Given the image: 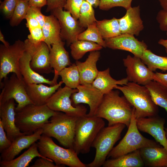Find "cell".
Segmentation results:
<instances>
[{
	"instance_id": "cell-4",
	"label": "cell",
	"mask_w": 167,
	"mask_h": 167,
	"mask_svg": "<svg viewBox=\"0 0 167 167\" xmlns=\"http://www.w3.org/2000/svg\"><path fill=\"white\" fill-rule=\"evenodd\" d=\"M78 118L56 111L42 128V134L55 138L67 148L73 149L75 127Z\"/></svg>"
},
{
	"instance_id": "cell-38",
	"label": "cell",
	"mask_w": 167,
	"mask_h": 167,
	"mask_svg": "<svg viewBox=\"0 0 167 167\" xmlns=\"http://www.w3.org/2000/svg\"><path fill=\"white\" fill-rule=\"evenodd\" d=\"M133 0H100V9L108 11L115 7H122L126 10L131 6Z\"/></svg>"
},
{
	"instance_id": "cell-3",
	"label": "cell",
	"mask_w": 167,
	"mask_h": 167,
	"mask_svg": "<svg viewBox=\"0 0 167 167\" xmlns=\"http://www.w3.org/2000/svg\"><path fill=\"white\" fill-rule=\"evenodd\" d=\"M15 111L16 126L21 132L28 135L42 128L56 112L50 109L46 105L37 106L33 104L19 109H15Z\"/></svg>"
},
{
	"instance_id": "cell-50",
	"label": "cell",
	"mask_w": 167,
	"mask_h": 167,
	"mask_svg": "<svg viewBox=\"0 0 167 167\" xmlns=\"http://www.w3.org/2000/svg\"><path fill=\"white\" fill-rule=\"evenodd\" d=\"M166 34L167 36V32H166ZM158 44L165 48L166 52L167 53V38L166 39H161L158 41Z\"/></svg>"
},
{
	"instance_id": "cell-19",
	"label": "cell",
	"mask_w": 167,
	"mask_h": 167,
	"mask_svg": "<svg viewBox=\"0 0 167 167\" xmlns=\"http://www.w3.org/2000/svg\"><path fill=\"white\" fill-rule=\"evenodd\" d=\"M43 129L41 128L33 133L19 136L12 142L10 146L1 153L2 160L10 161L15 158L23 150L29 148L41 138Z\"/></svg>"
},
{
	"instance_id": "cell-29",
	"label": "cell",
	"mask_w": 167,
	"mask_h": 167,
	"mask_svg": "<svg viewBox=\"0 0 167 167\" xmlns=\"http://www.w3.org/2000/svg\"><path fill=\"white\" fill-rule=\"evenodd\" d=\"M38 157L48 158L42 156L39 152L37 143H33L26 151L19 156L10 161L1 160L0 167H26L34 158Z\"/></svg>"
},
{
	"instance_id": "cell-40",
	"label": "cell",
	"mask_w": 167,
	"mask_h": 167,
	"mask_svg": "<svg viewBox=\"0 0 167 167\" xmlns=\"http://www.w3.org/2000/svg\"><path fill=\"white\" fill-rule=\"evenodd\" d=\"M83 0H67L64 7L75 19H78Z\"/></svg>"
},
{
	"instance_id": "cell-30",
	"label": "cell",
	"mask_w": 167,
	"mask_h": 167,
	"mask_svg": "<svg viewBox=\"0 0 167 167\" xmlns=\"http://www.w3.org/2000/svg\"><path fill=\"white\" fill-rule=\"evenodd\" d=\"M71 53L73 58L78 60L82 58L87 52L99 51L103 47L94 42L82 40H77L70 46Z\"/></svg>"
},
{
	"instance_id": "cell-34",
	"label": "cell",
	"mask_w": 167,
	"mask_h": 167,
	"mask_svg": "<svg viewBox=\"0 0 167 167\" xmlns=\"http://www.w3.org/2000/svg\"><path fill=\"white\" fill-rule=\"evenodd\" d=\"M65 86L72 89H76L80 85L79 72L75 63L66 67L58 74Z\"/></svg>"
},
{
	"instance_id": "cell-11",
	"label": "cell",
	"mask_w": 167,
	"mask_h": 167,
	"mask_svg": "<svg viewBox=\"0 0 167 167\" xmlns=\"http://www.w3.org/2000/svg\"><path fill=\"white\" fill-rule=\"evenodd\" d=\"M0 83L2 89L0 94V103L13 99L18 103L15 109L33 104L27 93L26 84L23 79H19L15 73H13L9 79L7 77L3 79Z\"/></svg>"
},
{
	"instance_id": "cell-47",
	"label": "cell",
	"mask_w": 167,
	"mask_h": 167,
	"mask_svg": "<svg viewBox=\"0 0 167 167\" xmlns=\"http://www.w3.org/2000/svg\"><path fill=\"white\" fill-rule=\"evenodd\" d=\"M153 80L167 88V73L164 74L158 72L154 73Z\"/></svg>"
},
{
	"instance_id": "cell-1",
	"label": "cell",
	"mask_w": 167,
	"mask_h": 167,
	"mask_svg": "<svg viewBox=\"0 0 167 167\" xmlns=\"http://www.w3.org/2000/svg\"><path fill=\"white\" fill-rule=\"evenodd\" d=\"M118 91L105 94L95 116L106 119L108 126L121 123L129 126L135 108Z\"/></svg>"
},
{
	"instance_id": "cell-23",
	"label": "cell",
	"mask_w": 167,
	"mask_h": 167,
	"mask_svg": "<svg viewBox=\"0 0 167 167\" xmlns=\"http://www.w3.org/2000/svg\"><path fill=\"white\" fill-rule=\"evenodd\" d=\"M32 57L25 51L19 61V69L23 79L26 84H46L50 86L57 84V80H50L32 69L30 66Z\"/></svg>"
},
{
	"instance_id": "cell-22",
	"label": "cell",
	"mask_w": 167,
	"mask_h": 167,
	"mask_svg": "<svg viewBox=\"0 0 167 167\" xmlns=\"http://www.w3.org/2000/svg\"><path fill=\"white\" fill-rule=\"evenodd\" d=\"M100 52L95 51L90 52L86 60L83 62L76 60L75 63L80 76V84H91L97 76L99 71L96 63L100 57Z\"/></svg>"
},
{
	"instance_id": "cell-25",
	"label": "cell",
	"mask_w": 167,
	"mask_h": 167,
	"mask_svg": "<svg viewBox=\"0 0 167 167\" xmlns=\"http://www.w3.org/2000/svg\"><path fill=\"white\" fill-rule=\"evenodd\" d=\"M64 45L65 42L62 41L52 45L50 50V64L54 69L55 77L58 78V73L72 64L69 53L65 49Z\"/></svg>"
},
{
	"instance_id": "cell-7",
	"label": "cell",
	"mask_w": 167,
	"mask_h": 167,
	"mask_svg": "<svg viewBox=\"0 0 167 167\" xmlns=\"http://www.w3.org/2000/svg\"><path fill=\"white\" fill-rule=\"evenodd\" d=\"M126 126L124 124L119 123L104 127L100 131L92 145L96 150L94 159L86 164V167L102 166L114 145L120 139Z\"/></svg>"
},
{
	"instance_id": "cell-21",
	"label": "cell",
	"mask_w": 167,
	"mask_h": 167,
	"mask_svg": "<svg viewBox=\"0 0 167 167\" xmlns=\"http://www.w3.org/2000/svg\"><path fill=\"white\" fill-rule=\"evenodd\" d=\"M63 83L62 80L49 87L43 84H26V91L32 103L41 106L46 104L49 99Z\"/></svg>"
},
{
	"instance_id": "cell-36",
	"label": "cell",
	"mask_w": 167,
	"mask_h": 167,
	"mask_svg": "<svg viewBox=\"0 0 167 167\" xmlns=\"http://www.w3.org/2000/svg\"><path fill=\"white\" fill-rule=\"evenodd\" d=\"M78 40L94 42L103 48H106L105 40L96 26V22L89 25L86 30L80 33L78 36Z\"/></svg>"
},
{
	"instance_id": "cell-5",
	"label": "cell",
	"mask_w": 167,
	"mask_h": 167,
	"mask_svg": "<svg viewBox=\"0 0 167 167\" xmlns=\"http://www.w3.org/2000/svg\"><path fill=\"white\" fill-rule=\"evenodd\" d=\"M103 118L87 114L79 117L76 121L73 149L78 155L89 152L94 140L105 126Z\"/></svg>"
},
{
	"instance_id": "cell-49",
	"label": "cell",
	"mask_w": 167,
	"mask_h": 167,
	"mask_svg": "<svg viewBox=\"0 0 167 167\" xmlns=\"http://www.w3.org/2000/svg\"><path fill=\"white\" fill-rule=\"evenodd\" d=\"M48 0H29V5L30 6L41 9L47 5Z\"/></svg>"
},
{
	"instance_id": "cell-55",
	"label": "cell",
	"mask_w": 167,
	"mask_h": 167,
	"mask_svg": "<svg viewBox=\"0 0 167 167\" xmlns=\"http://www.w3.org/2000/svg\"><path fill=\"white\" fill-rule=\"evenodd\" d=\"M83 1H85V0H83Z\"/></svg>"
},
{
	"instance_id": "cell-33",
	"label": "cell",
	"mask_w": 167,
	"mask_h": 167,
	"mask_svg": "<svg viewBox=\"0 0 167 167\" xmlns=\"http://www.w3.org/2000/svg\"><path fill=\"white\" fill-rule=\"evenodd\" d=\"M141 59L143 62L152 71L157 69L167 71V57L155 54L149 49L145 50Z\"/></svg>"
},
{
	"instance_id": "cell-53",
	"label": "cell",
	"mask_w": 167,
	"mask_h": 167,
	"mask_svg": "<svg viewBox=\"0 0 167 167\" xmlns=\"http://www.w3.org/2000/svg\"><path fill=\"white\" fill-rule=\"evenodd\" d=\"M0 41L3 43V45L6 46L10 45L9 43L5 40L4 36L1 30L0 31Z\"/></svg>"
},
{
	"instance_id": "cell-9",
	"label": "cell",
	"mask_w": 167,
	"mask_h": 167,
	"mask_svg": "<svg viewBox=\"0 0 167 167\" xmlns=\"http://www.w3.org/2000/svg\"><path fill=\"white\" fill-rule=\"evenodd\" d=\"M25 51L24 42L19 40L7 46L0 45V83L7 77V75L10 73H15L19 79H23L19 63Z\"/></svg>"
},
{
	"instance_id": "cell-28",
	"label": "cell",
	"mask_w": 167,
	"mask_h": 167,
	"mask_svg": "<svg viewBox=\"0 0 167 167\" xmlns=\"http://www.w3.org/2000/svg\"><path fill=\"white\" fill-rule=\"evenodd\" d=\"M144 166L139 149L106 160L103 167H142Z\"/></svg>"
},
{
	"instance_id": "cell-56",
	"label": "cell",
	"mask_w": 167,
	"mask_h": 167,
	"mask_svg": "<svg viewBox=\"0 0 167 167\" xmlns=\"http://www.w3.org/2000/svg\"></svg>"
},
{
	"instance_id": "cell-46",
	"label": "cell",
	"mask_w": 167,
	"mask_h": 167,
	"mask_svg": "<svg viewBox=\"0 0 167 167\" xmlns=\"http://www.w3.org/2000/svg\"><path fill=\"white\" fill-rule=\"evenodd\" d=\"M67 0H48L46 12L51 11L57 8H64Z\"/></svg>"
},
{
	"instance_id": "cell-20",
	"label": "cell",
	"mask_w": 167,
	"mask_h": 167,
	"mask_svg": "<svg viewBox=\"0 0 167 167\" xmlns=\"http://www.w3.org/2000/svg\"><path fill=\"white\" fill-rule=\"evenodd\" d=\"M139 6L126 10L124 16L119 19L121 34H128L136 36L144 29L143 22L140 13Z\"/></svg>"
},
{
	"instance_id": "cell-32",
	"label": "cell",
	"mask_w": 167,
	"mask_h": 167,
	"mask_svg": "<svg viewBox=\"0 0 167 167\" xmlns=\"http://www.w3.org/2000/svg\"><path fill=\"white\" fill-rule=\"evenodd\" d=\"M145 86L150 91L154 102L164 108L167 113V88L153 80Z\"/></svg>"
},
{
	"instance_id": "cell-39",
	"label": "cell",
	"mask_w": 167,
	"mask_h": 167,
	"mask_svg": "<svg viewBox=\"0 0 167 167\" xmlns=\"http://www.w3.org/2000/svg\"><path fill=\"white\" fill-rule=\"evenodd\" d=\"M19 0H4L0 2V9L7 19L12 17Z\"/></svg>"
},
{
	"instance_id": "cell-12",
	"label": "cell",
	"mask_w": 167,
	"mask_h": 167,
	"mask_svg": "<svg viewBox=\"0 0 167 167\" xmlns=\"http://www.w3.org/2000/svg\"><path fill=\"white\" fill-rule=\"evenodd\" d=\"M26 51L32 57L30 66L32 68L39 74H48L52 68L49 59L50 49L44 42L37 43L31 42L28 38L24 41Z\"/></svg>"
},
{
	"instance_id": "cell-13",
	"label": "cell",
	"mask_w": 167,
	"mask_h": 167,
	"mask_svg": "<svg viewBox=\"0 0 167 167\" xmlns=\"http://www.w3.org/2000/svg\"><path fill=\"white\" fill-rule=\"evenodd\" d=\"M58 19L61 28L60 36L66 41L68 45L78 40L79 35L84 31L79 21L74 18L68 11L62 8L55 9L51 11Z\"/></svg>"
},
{
	"instance_id": "cell-24",
	"label": "cell",
	"mask_w": 167,
	"mask_h": 167,
	"mask_svg": "<svg viewBox=\"0 0 167 167\" xmlns=\"http://www.w3.org/2000/svg\"><path fill=\"white\" fill-rule=\"evenodd\" d=\"M144 165L149 167H167V151L160 145L139 149Z\"/></svg>"
},
{
	"instance_id": "cell-27",
	"label": "cell",
	"mask_w": 167,
	"mask_h": 167,
	"mask_svg": "<svg viewBox=\"0 0 167 167\" xmlns=\"http://www.w3.org/2000/svg\"><path fill=\"white\" fill-rule=\"evenodd\" d=\"M128 81L127 78L117 80L113 78L110 74V69L99 71L92 85L100 91L104 95L113 90L118 85L126 84Z\"/></svg>"
},
{
	"instance_id": "cell-10",
	"label": "cell",
	"mask_w": 167,
	"mask_h": 167,
	"mask_svg": "<svg viewBox=\"0 0 167 167\" xmlns=\"http://www.w3.org/2000/svg\"><path fill=\"white\" fill-rule=\"evenodd\" d=\"M78 91L77 88L72 89L66 86L60 87L49 99L46 105L55 111L62 112L77 118L84 116L87 114L86 108L81 104L74 106L71 98L72 94Z\"/></svg>"
},
{
	"instance_id": "cell-35",
	"label": "cell",
	"mask_w": 167,
	"mask_h": 167,
	"mask_svg": "<svg viewBox=\"0 0 167 167\" xmlns=\"http://www.w3.org/2000/svg\"><path fill=\"white\" fill-rule=\"evenodd\" d=\"M79 21L80 26L87 28L89 25L96 22L93 6L86 1H83L81 6Z\"/></svg>"
},
{
	"instance_id": "cell-43",
	"label": "cell",
	"mask_w": 167,
	"mask_h": 167,
	"mask_svg": "<svg viewBox=\"0 0 167 167\" xmlns=\"http://www.w3.org/2000/svg\"><path fill=\"white\" fill-rule=\"evenodd\" d=\"M2 122L0 119V152L8 148L11 145L12 142L7 138L5 131Z\"/></svg>"
},
{
	"instance_id": "cell-8",
	"label": "cell",
	"mask_w": 167,
	"mask_h": 167,
	"mask_svg": "<svg viewBox=\"0 0 167 167\" xmlns=\"http://www.w3.org/2000/svg\"><path fill=\"white\" fill-rule=\"evenodd\" d=\"M135 113V109L126 133L118 144L113 148L107 158H116L141 148L160 145L156 141L146 138L141 134L137 126Z\"/></svg>"
},
{
	"instance_id": "cell-31",
	"label": "cell",
	"mask_w": 167,
	"mask_h": 167,
	"mask_svg": "<svg viewBox=\"0 0 167 167\" xmlns=\"http://www.w3.org/2000/svg\"><path fill=\"white\" fill-rule=\"evenodd\" d=\"M96 26L104 39L111 38L121 34L119 19L97 20Z\"/></svg>"
},
{
	"instance_id": "cell-45",
	"label": "cell",
	"mask_w": 167,
	"mask_h": 167,
	"mask_svg": "<svg viewBox=\"0 0 167 167\" xmlns=\"http://www.w3.org/2000/svg\"><path fill=\"white\" fill-rule=\"evenodd\" d=\"M54 161L48 158L39 157L31 167H58Z\"/></svg>"
},
{
	"instance_id": "cell-44",
	"label": "cell",
	"mask_w": 167,
	"mask_h": 167,
	"mask_svg": "<svg viewBox=\"0 0 167 167\" xmlns=\"http://www.w3.org/2000/svg\"><path fill=\"white\" fill-rule=\"evenodd\" d=\"M156 20L160 29L167 32V11L163 9L159 11L156 15Z\"/></svg>"
},
{
	"instance_id": "cell-15",
	"label": "cell",
	"mask_w": 167,
	"mask_h": 167,
	"mask_svg": "<svg viewBox=\"0 0 167 167\" xmlns=\"http://www.w3.org/2000/svg\"><path fill=\"white\" fill-rule=\"evenodd\" d=\"M128 81L145 85L153 80L154 73L143 62L140 58L128 55L123 59Z\"/></svg>"
},
{
	"instance_id": "cell-6",
	"label": "cell",
	"mask_w": 167,
	"mask_h": 167,
	"mask_svg": "<svg viewBox=\"0 0 167 167\" xmlns=\"http://www.w3.org/2000/svg\"><path fill=\"white\" fill-rule=\"evenodd\" d=\"M39 151L52 160L58 167H86L73 148H65L56 144L51 137L42 134L37 143Z\"/></svg>"
},
{
	"instance_id": "cell-54",
	"label": "cell",
	"mask_w": 167,
	"mask_h": 167,
	"mask_svg": "<svg viewBox=\"0 0 167 167\" xmlns=\"http://www.w3.org/2000/svg\"><path fill=\"white\" fill-rule=\"evenodd\" d=\"M165 134L166 137L167 139V128H165Z\"/></svg>"
},
{
	"instance_id": "cell-52",
	"label": "cell",
	"mask_w": 167,
	"mask_h": 167,
	"mask_svg": "<svg viewBox=\"0 0 167 167\" xmlns=\"http://www.w3.org/2000/svg\"><path fill=\"white\" fill-rule=\"evenodd\" d=\"M163 10L167 11V0H158Z\"/></svg>"
},
{
	"instance_id": "cell-48",
	"label": "cell",
	"mask_w": 167,
	"mask_h": 167,
	"mask_svg": "<svg viewBox=\"0 0 167 167\" xmlns=\"http://www.w3.org/2000/svg\"><path fill=\"white\" fill-rule=\"evenodd\" d=\"M25 19L26 20V26L29 30L37 27H41L38 21L34 18L31 16L27 15Z\"/></svg>"
},
{
	"instance_id": "cell-2",
	"label": "cell",
	"mask_w": 167,
	"mask_h": 167,
	"mask_svg": "<svg viewBox=\"0 0 167 167\" xmlns=\"http://www.w3.org/2000/svg\"><path fill=\"white\" fill-rule=\"evenodd\" d=\"M122 86L117 85L114 88L121 91L135 108L136 119L158 115V106L153 101L150 91L145 86L133 82H128Z\"/></svg>"
},
{
	"instance_id": "cell-14",
	"label": "cell",
	"mask_w": 167,
	"mask_h": 167,
	"mask_svg": "<svg viewBox=\"0 0 167 167\" xmlns=\"http://www.w3.org/2000/svg\"><path fill=\"white\" fill-rule=\"evenodd\" d=\"M77 92L73 93L71 97L72 104L75 106L80 104H88L90 110L87 114L95 115L102 101L104 94L91 84L80 85Z\"/></svg>"
},
{
	"instance_id": "cell-17",
	"label": "cell",
	"mask_w": 167,
	"mask_h": 167,
	"mask_svg": "<svg viewBox=\"0 0 167 167\" xmlns=\"http://www.w3.org/2000/svg\"><path fill=\"white\" fill-rule=\"evenodd\" d=\"M165 120L158 115L136 119L139 131L151 135L167 151V139L164 128Z\"/></svg>"
},
{
	"instance_id": "cell-41",
	"label": "cell",
	"mask_w": 167,
	"mask_h": 167,
	"mask_svg": "<svg viewBox=\"0 0 167 167\" xmlns=\"http://www.w3.org/2000/svg\"><path fill=\"white\" fill-rule=\"evenodd\" d=\"M30 34L28 39L31 42L37 43L44 41V37L42 28L37 27L29 30Z\"/></svg>"
},
{
	"instance_id": "cell-42",
	"label": "cell",
	"mask_w": 167,
	"mask_h": 167,
	"mask_svg": "<svg viewBox=\"0 0 167 167\" xmlns=\"http://www.w3.org/2000/svg\"><path fill=\"white\" fill-rule=\"evenodd\" d=\"M40 8L29 6L27 15L34 18L42 28L45 22V16L42 14Z\"/></svg>"
},
{
	"instance_id": "cell-37",
	"label": "cell",
	"mask_w": 167,
	"mask_h": 167,
	"mask_svg": "<svg viewBox=\"0 0 167 167\" xmlns=\"http://www.w3.org/2000/svg\"><path fill=\"white\" fill-rule=\"evenodd\" d=\"M29 0H19L13 15L10 19V24L12 27L17 26L25 19L29 6Z\"/></svg>"
},
{
	"instance_id": "cell-26",
	"label": "cell",
	"mask_w": 167,
	"mask_h": 167,
	"mask_svg": "<svg viewBox=\"0 0 167 167\" xmlns=\"http://www.w3.org/2000/svg\"><path fill=\"white\" fill-rule=\"evenodd\" d=\"M42 28L44 42L50 49L52 45L62 41L60 36L61 28L59 22L53 14L46 16L45 22Z\"/></svg>"
},
{
	"instance_id": "cell-16",
	"label": "cell",
	"mask_w": 167,
	"mask_h": 167,
	"mask_svg": "<svg viewBox=\"0 0 167 167\" xmlns=\"http://www.w3.org/2000/svg\"><path fill=\"white\" fill-rule=\"evenodd\" d=\"M104 40L106 47L127 51L140 58L144 51L148 49L147 45L143 41H139L134 35L128 34H121Z\"/></svg>"
},
{
	"instance_id": "cell-51",
	"label": "cell",
	"mask_w": 167,
	"mask_h": 167,
	"mask_svg": "<svg viewBox=\"0 0 167 167\" xmlns=\"http://www.w3.org/2000/svg\"><path fill=\"white\" fill-rule=\"evenodd\" d=\"M85 1L94 7H98L100 2V0H85Z\"/></svg>"
},
{
	"instance_id": "cell-18",
	"label": "cell",
	"mask_w": 167,
	"mask_h": 167,
	"mask_svg": "<svg viewBox=\"0 0 167 167\" xmlns=\"http://www.w3.org/2000/svg\"><path fill=\"white\" fill-rule=\"evenodd\" d=\"M15 101L11 99L0 103V119L7 138L11 142L19 136L28 135L21 132L15 125Z\"/></svg>"
}]
</instances>
